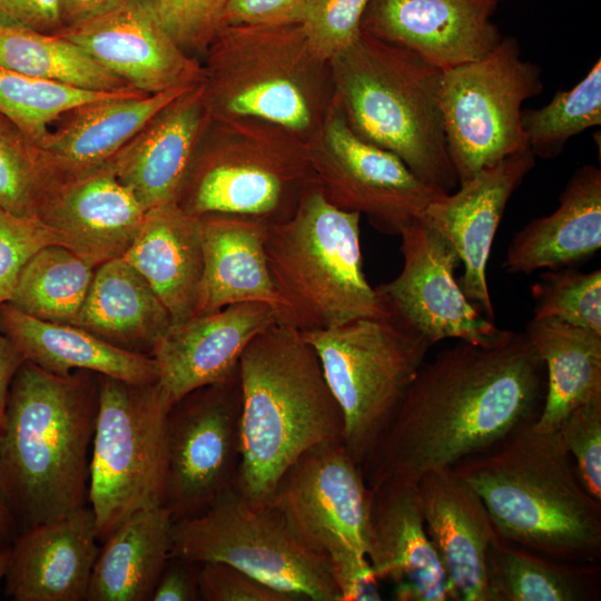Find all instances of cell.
<instances>
[{
	"mask_svg": "<svg viewBox=\"0 0 601 601\" xmlns=\"http://www.w3.org/2000/svg\"><path fill=\"white\" fill-rule=\"evenodd\" d=\"M544 393L545 367L524 333L441 351L424 362L362 462L367 486L392 477L417 482L493 447L538 417Z\"/></svg>",
	"mask_w": 601,
	"mask_h": 601,
	"instance_id": "cell-1",
	"label": "cell"
},
{
	"mask_svg": "<svg viewBox=\"0 0 601 601\" xmlns=\"http://www.w3.org/2000/svg\"><path fill=\"white\" fill-rule=\"evenodd\" d=\"M532 423L452 469L503 540L553 560L598 564L601 502L584 489L559 431L538 432Z\"/></svg>",
	"mask_w": 601,
	"mask_h": 601,
	"instance_id": "cell-2",
	"label": "cell"
},
{
	"mask_svg": "<svg viewBox=\"0 0 601 601\" xmlns=\"http://www.w3.org/2000/svg\"><path fill=\"white\" fill-rule=\"evenodd\" d=\"M96 411L83 375L29 361L17 371L0 425V492L23 530L86 506Z\"/></svg>",
	"mask_w": 601,
	"mask_h": 601,
	"instance_id": "cell-3",
	"label": "cell"
},
{
	"mask_svg": "<svg viewBox=\"0 0 601 601\" xmlns=\"http://www.w3.org/2000/svg\"><path fill=\"white\" fill-rule=\"evenodd\" d=\"M238 376L240 464L234 486L262 505L303 453L344 442L343 415L314 348L288 325L274 324L248 344Z\"/></svg>",
	"mask_w": 601,
	"mask_h": 601,
	"instance_id": "cell-4",
	"label": "cell"
},
{
	"mask_svg": "<svg viewBox=\"0 0 601 601\" xmlns=\"http://www.w3.org/2000/svg\"><path fill=\"white\" fill-rule=\"evenodd\" d=\"M334 99L361 139L397 156L431 187L459 185L441 108L443 70L365 32L329 61Z\"/></svg>",
	"mask_w": 601,
	"mask_h": 601,
	"instance_id": "cell-5",
	"label": "cell"
},
{
	"mask_svg": "<svg viewBox=\"0 0 601 601\" xmlns=\"http://www.w3.org/2000/svg\"><path fill=\"white\" fill-rule=\"evenodd\" d=\"M204 57L213 116L266 120L306 142L333 106L329 62L314 53L300 23L225 26Z\"/></svg>",
	"mask_w": 601,
	"mask_h": 601,
	"instance_id": "cell-6",
	"label": "cell"
},
{
	"mask_svg": "<svg viewBox=\"0 0 601 601\" xmlns=\"http://www.w3.org/2000/svg\"><path fill=\"white\" fill-rule=\"evenodd\" d=\"M361 216L332 205L315 181L292 217L268 226L265 254L284 325L308 332L385 316L363 269Z\"/></svg>",
	"mask_w": 601,
	"mask_h": 601,
	"instance_id": "cell-7",
	"label": "cell"
},
{
	"mask_svg": "<svg viewBox=\"0 0 601 601\" xmlns=\"http://www.w3.org/2000/svg\"><path fill=\"white\" fill-rule=\"evenodd\" d=\"M315 183L306 142L257 118L213 116L177 203L190 215L226 214L267 225L287 220Z\"/></svg>",
	"mask_w": 601,
	"mask_h": 601,
	"instance_id": "cell-8",
	"label": "cell"
},
{
	"mask_svg": "<svg viewBox=\"0 0 601 601\" xmlns=\"http://www.w3.org/2000/svg\"><path fill=\"white\" fill-rule=\"evenodd\" d=\"M170 556L229 563L306 601H341L327 556L277 504H253L235 486L201 513L174 521Z\"/></svg>",
	"mask_w": 601,
	"mask_h": 601,
	"instance_id": "cell-9",
	"label": "cell"
},
{
	"mask_svg": "<svg viewBox=\"0 0 601 601\" xmlns=\"http://www.w3.org/2000/svg\"><path fill=\"white\" fill-rule=\"evenodd\" d=\"M314 348L344 422V445L361 465L386 430L433 346L386 316L300 332Z\"/></svg>",
	"mask_w": 601,
	"mask_h": 601,
	"instance_id": "cell-10",
	"label": "cell"
},
{
	"mask_svg": "<svg viewBox=\"0 0 601 601\" xmlns=\"http://www.w3.org/2000/svg\"><path fill=\"white\" fill-rule=\"evenodd\" d=\"M170 406L157 383L102 376L87 494L99 540L132 513L165 505Z\"/></svg>",
	"mask_w": 601,
	"mask_h": 601,
	"instance_id": "cell-11",
	"label": "cell"
},
{
	"mask_svg": "<svg viewBox=\"0 0 601 601\" xmlns=\"http://www.w3.org/2000/svg\"><path fill=\"white\" fill-rule=\"evenodd\" d=\"M541 68L508 36L483 58L442 72L441 108L459 185L528 147L522 105L542 91Z\"/></svg>",
	"mask_w": 601,
	"mask_h": 601,
	"instance_id": "cell-12",
	"label": "cell"
},
{
	"mask_svg": "<svg viewBox=\"0 0 601 601\" xmlns=\"http://www.w3.org/2000/svg\"><path fill=\"white\" fill-rule=\"evenodd\" d=\"M315 181L335 207L365 215L380 233L400 235L442 193L394 154L353 132L334 99L306 141Z\"/></svg>",
	"mask_w": 601,
	"mask_h": 601,
	"instance_id": "cell-13",
	"label": "cell"
},
{
	"mask_svg": "<svg viewBox=\"0 0 601 601\" xmlns=\"http://www.w3.org/2000/svg\"><path fill=\"white\" fill-rule=\"evenodd\" d=\"M238 373L174 403L167 415L165 505L174 521L195 516L235 485L240 464Z\"/></svg>",
	"mask_w": 601,
	"mask_h": 601,
	"instance_id": "cell-14",
	"label": "cell"
},
{
	"mask_svg": "<svg viewBox=\"0 0 601 601\" xmlns=\"http://www.w3.org/2000/svg\"><path fill=\"white\" fill-rule=\"evenodd\" d=\"M403 268L374 287L384 315L432 345L459 339L481 346L503 341L511 331L483 318L455 279L460 257L450 242L420 217L400 234Z\"/></svg>",
	"mask_w": 601,
	"mask_h": 601,
	"instance_id": "cell-15",
	"label": "cell"
},
{
	"mask_svg": "<svg viewBox=\"0 0 601 601\" xmlns=\"http://www.w3.org/2000/svg\"><path fill=\"white\" fill-rule=\"evenodd\" d=\"M370 489L344 442L314 446L280 477L272 500L331 569L366 556Z\"/></svg>",
	"mask_w": 601,
	"mask_h": 601,
	"instance_id": "cell-16",
	"label": "cell"
},
{
	"mask_svg": "<svg viewBox=\"0 0 601 601\" xmlns=\"http://www.w3.org/2000/svg\"><path fill=\"white\" fill-rule=\"evenodd\" d=\"M53 33L81 47L142 93L204 80L203 65L170 38L147 0H125Z\"/></svg>",
	"mask_w": 601,
	"mask_h": 601,
	"instance_id": "cell-17",
	"label": "cell"
},
{
	"mask_svg": "<svg viewBox=\"0 0 601 601\" xmlns=\"http://www.w3.org/2000/svg\"><path fill=\"white\" fill-rule=\"evenodd\" d=\"M492 0H371L361 30L446 70L490 53L503 36Z\"/></svg>",
	"mask_w": 601,
	"mask_h": 601,
	"instance_id": "cell-18",
	"label": "cell"
},
{
	"mask_svg": "<svg viewBox=\"0 0 601 601\" xmlns=\"http://www.w3.org/2000/svg\"><path fill=\"white\" fill-rule=\"evenodd\" d=\"M366 556L401 601L459 600L424 525L417 482L387 479L368 487Z\"/></svg>",
	"mask_w": 601,
	"mask_h": 601,
	"instance_id": "cell-19",
	"label": "cell"
},
{
	"mask_svg": "<svg viewBox=\"0 0 601 601\" xmlns=\"http://www.w3.org/2000/svg\"><path fill=\"white\" fill-rule=\"evenodd\" d=\"M535 165L529 147L484 168L455 193L443 194L420 218L445 237L464 266L460 286L490 319L494 309L486 279V265L494 236L509 199Z\"/></svg>",
	"mask_w": 601,
	"mask_h": 601,
	"instance_id": "cell-20",
	"label": "cell"
},
{
	"mask_svg": "<svg viewBox=\"0 0 601 601\" xmlns=\"http://www.w3.org/2000/svg\"><path fill=\"white\" fill-rule=\"evenodd\" d=\"M146 209L108 162L57 176L37 218L62 236L67 247L92 266L120 257L130 246Z\"/></svg>",
	"mask_w": 601,
	"mask_h": 601,
	"instance_id": "cell-21",
	"label": "cell"
},
{
	"mask_svg": "<svg viewBox=\"0 0 601 601\" xmlns=\"http://www.w3.org/2000/svg\"><path fill=\"white\" fill-rule=\"evenodd\" d=\"M277 323L270 306L250 302L171 326L151 349L160 392L173 405L194 390L233 377L248 344Z\"/></svg>",
	"mask_w": 601,
	"mask_h": 601,
	"instance_id": "cell-22",
	"label": "cell"
},
{
	"mask_svg": "<svg viewBox=\"0 0 601 601\" xmlns=\"http://www.w3.org/2000/svg\"><path fill=\"white\" fill-rule=\"evenodd\" d=\"M211 117L201 80L155 114L107 161L146 210L177 201L195 150Z\"/></svg>",
	"mask_w": 601,
	"mask_h": 601,
	"instance_id": "cell-23",
	"label": "cell"
},
{
	"mask_svg": "<svg viewBox=\"0 0 601 601\" xmlns=\"http://www.w3.org/2000/svg\"><path fill=\"white\" fill-rule=\"evenodd\" d=\"M97 540L87 506L23 530L10 546L6 594L13 601H86Z\"/></svg>",
	"mask_w": 601,
	"mask_h": 601,
	"instance_id": "cell-24",
	"label": "cell"
},
{
	"mask_svg": "<svg viewBox=\"0 0 601 601\" xmlns=\"http://www.w3.org/2000/svg\"><path fill=\"white\" fill-rule=\"evenodd\" d=\"M417 493L426 533L459 600L487 601L485 555L497 533L481 497L452 467L424 473Z\"/></svg>",
	"mask_w": 601,
	"mask_h": 601,
	"instance_id": "cell-25",
	"label": "cell"
},
{
	"mask_svg": "<svg viewBox=\"0 0 601 601\" xmlns=\"http://www.w3.org/2000/svg\"><path fill=\"white\" fill-rule=\"evenodd\" d=\"M200 218L204 270L194 317L240 303H263L286 316V305L276 292L265 254L266 223L226 214Z\"/></svg>",
	"mask_w": 601,
	"mask_h": 601,
	"instance_id": "cell-26",
	"label": "cell"
},
{
	"mask_svg": "<svg viewBox=\"0 0 601 601\" xmlns=\"http://www.w3.org/2000/svg\"><path fill=\"white\" fill-rule=\"evenodd\" d=\"M122 257L150 285L171 326L194 317L204 270L199 217L176 200L149 208Z\"/></svg>",
	"mask_w": 601,
	"mask_h": 601,
	"instance_id": "cell-27",
	"label": "cell"
},
{
	"mask_svg": "<svg viewBox=\"0 0 601 601\" xmlns=\"http://www.w3.org/2000/svg\"><path fill=\"white\" fill-rule=\"evenodd\" d=\"M0 327L26 361L49 373L93 372L134 385L158 381L152 355L121 347L80 326L39 319L3 303Z\"/></svg>",
	"mask_w": 601,
	"mask_h": 601,
	"instance_id": "cell-28",
	"label": "cell"
},
{
	"mask_svg": "<svg viewBox=\"0 0 601 601\" xmlns=\"http://www.w3.org/2000/svg\"><path fill=\"white\" fill-rule=\"evenodd\" d=\"M194 85L79 106L60 117L37 146L57 176L92 169L109 161L155 114Z\"/></svg>",
	"mask_w": 601,
	"mask_h": 601,
	"instance_id": "cell-29",
	"label": "cell"
},
{
	"mask_svg": "<svg viewBox=\"0 0 601 601\" xmlns=\"http://www.w3.org/2000/svg\"><path fill=\"white\" fill-rule=\"evenodd\" d=\"M601 247V170L578 168L560 195L558 208L513 236L503 266L512 274L572 267Z\"/></svg>",
	"mask_w": 601,
	"mask_h": 601,
	"instance_id": "cell-30",
	"label": "cell"
},
{
	"mask_svg": "<svg viewBox=\"0 0 601 601\" xmlns=\"http://www.w3.org/2000/svg\"><path fill=\"white\" fill-rule=\"evenodd\" d=\"M173 523L166 505L122 521L99 551L86 601H150L170 558Z\"/></svg>",
	"mask_w": 601,
	"mask_h": 601,
	"instance_id": "cell-31",
	"label": "cell"
},
{
	"mask_svg": "<svg viewBox=\"0 0 601 601\" xmlns=\"http://www.w3.org/2000/svg\"><path fill=\"white\" fill-rule=\"evenodd\" d=\"M545 367V393L532 427L558 431L579 405L601 396V334L554 317H533L523 332Z\"/></svg>",
	"mask_w": 601,
	"mask_h": 601,
	"instance_id": "cell-32",
	"label": "cell"
},
{
	"mask_svg": "<svg viewBox=\"0 0 601 601\" xmlns=\"http://www.w3.org/2000/svg\"><path fill=\"white\" fill-rule=\"evenodd\" d=\"M75 325L114 344L152 349L171 319L147 280L120 256L98 266Z\"/></svg>",
	"mask_w": 601,
	"mask_h": 601,
	"instance_id": "cell-33",
	"label": "cell"
},
{
	"mask_svg": "<svg viewBox=\"0 0 601 601\" xmlns=\"http://www.w3.org/2000/svg\"><path fill=\"white\" fill-rule=\"evenodd\" d=\"M597 564L550 559L497 534L485 555L487 601H584L599 589Z\"/></svg>",
	"mask_w": 601,
	"mask_h": 601,
	"instance_id": "cell-34",
	"label": "cell"
},
{
	"mask_svg": "<svg viewBox=\"0 0 601 601\" xmlns=\"http://www.w3.org/2000/svg\"><path fill=\"white\" fill-rule=\"evenodd\" d=\"M0 65L83 90H136L70 40L1 21Z\"/></svg>",
	"mask_w": 601,
	"mask_h": 601,
	"instance_id": "cell-35",
	"label": "cell"
},
{
	"mask_svg": "<svg viewBox=\"0 0 601 601\" xmlns=\"http://www.w3.org/2000/svg\"><path fill=\"white\" fill-rule=\"evenodd\" d=\"M93 268L66 246H46L24 265L7 303L39 319L75 325L91 285Z\"/></svg>",
	"mask_w": 601,
	"mask_h": 601,
	"instance_id": "cell-36",
	"label": "cell"
},
{
	"mask_svg": "<svg viewBox=\"0 0 601 601\" xmlns=\"http://www.w3.org/2000/svg\"><path fill=\"white\" fill-rule=\"evenodd\" d=\"M525 141L534 157L554 158L575 135L601 125V60L573 88L541 108L522 109Z\"/></svg>",
	"mask_w": 601,
	"mask_h": 601,
	"instance_id": "cell-37",
	"label": "cell"
},
{
	"mask_svg": "<svg viewBox=\"0 0 601 601\" xmlns=\"http://www.w3.org/2000/svg\"><path fill=\"white\" fill-rule=\"evenodd\" d=\"M90 91L31 77L0 65V115L38 145L49 127L79 106L127 93ZM142 93V92H141Z\"/></svg>",
	"mask_w": 601,
	"mask_h": 601,
	"instance_id": "cell-38",
	"label": "cell"
},
{
	"mask_svg": "<svg viewBox=\"0 0 601 601\" xmlns=\"http://www.w3.org/2000/svg\"><path fill=\"white\" fill-rule=\"evenodd\" d=\"M39 147L0 115V207L23 218H37L55 179Z\"/></svg>",
	"mask_w": 601,
	"mask_h": 601,
	"instance_id": "cell-39",
	"label": "cell"
},
{
	"mask_svg": "<svg viewBox=\"0 0 601 601\" xmlns=\"http://www.w3.org/2000/svg\"><path fill=\"white\" fill-rule=\"evenodd\" d=\"M533 317H554L601 334V270L549 269L532 286Z\"/></svg>",
	"mask_w": 601,
	"mask_h": 601,
	"instance_id": "cell-40",
	"label": "cell"
},
{
	"mask_svg": "<svg viewBox=\"0 0 601 601\" xmlns=\"http://www.w3.org/2000/svg\"><path fill=\"white\" fill-rule=\"evenodd\" d=\"M371 0H306L300 26L314 53L331 61L361 35Z\"/></svg>",
	"mask_w": 601,
	"mask_h": 601,
	"instance_id": "cell-41",
	"label": "cell"
},
{
	"mask_svg": "<svg viewBox=\"0 0 601 601\" xmlns=\"http://www.w3.org/2000/svg\"><path fill=\"white\" fill-rule=\"evenodd\" d=\"M147 1L166 32L189 56H204L223 28L227 0Z\"/></svg>",
	"mask_w": 601,
	"mask_h": 601,
	"instance_id": "cell-42",
	"label": "cell"
},
{
	"mask_svg": "<svg viewBox=\"0 0 601 601\" xmlns=\"http://www.w3.org/2000/svg\"><path fill=\"white\" fill-rule=\"evenodd\" d=\"M66 240L39 218L14 216L0 207V305L7 303L28 260L41 248Z\"/></svg>",
	"mask_w": 601,
	"mask_h": 601,
	"instance_id": "cell-43",
	"label": "cell"
},
{
	"mask_svg": "<svg viewBox=\"0 0 601 601\" xmlns=\"http://www.w3.org/2000/svg\"><path fill=\"white\" fill-rule=\"evenodd\" d=\"M558 431L584 489L601 502V396L571 411Z\"/></svg>",
	"mask_w": 601,
	"mask_h": 601,
	"instance_id": "cell-44",
	"label": "cell"
},
{
	"mask_svg": "<svg viewBox=\"0 0 601 601\" xmlns=\"http://www.w3.org/2000/svg\"><path fill=\"white\" fill-rule=\"evenodd\" d=\"M198 584L203 601H306L225 562L200 563Z\"/></svg>",
	"mask_w": 601,
	"mask_h": 601,
	"instance_id": "cell-45",
	"label": "cell"
},
{
	"mask_svg": "<svg viewBox=\"0 0 601 601\" xmlns=\"http://www.w3.org/2000/svg\"><path fill=\"white\" fill-rule=\"evenodd\" d=\"M306 0H227L225 26H288L302 22Z\"/></svg>",
	"mask_w": 601,
	"mask_h": 601,
	"instance_id": "cell-46",
	"label": "cell"
},
{
	"mask_svg": "<svg viewBox=\"0 0 601 601\" xmlns=\"http://www.w3.org/2000/svg\"><path fill=\"white\" fill-rule=\"evenodd\" d=\"M62 0H0V21L41 32L62 28Z\"/></svg>",
	"mask_w": 601,
	"mask_h": 601,
	"instance_id": "cell-47",
	"label": "cell"
},
{
	"mask_svg": "<svg viewBox=\"0 0 601 601\" xmlns=\"http://www.w3.org/2000/svg\"><path fill=\"white\" fill-rule=\"evenodd\" d=\"M200 563L170 556L157 582L150 601L200 600L198 573Z\"/></svg>",
	"mask_w": 601,
	"mask_h": 601,
	"instance_id": "cell-48",
	"label": "cell"
},
{
	"mask_svg": "<svg viewBox=\"0 0 601 601\" xmlns=\"http://www.w3.org/2000/svg\"><path fill=\"white\" fill-rule=\"evenodd\" d=\"M26 359L0 327V425L3 421L13 377Z\"/></svg>",
	"mask_w": 601,
	"mask_h": 601,
	"instance_id": "cell-49",
	"label": "cell"
},
{
	"mask_svg": "<svg viewBox=\"0 0 601 601\" xmlns=\"http://www.w3.org/2000/svg\"><path fill=\"white\" fill-rule=\"evenodd\" d=\"M125 0H62V27L100 14Z\"/></svg>",
	"mask_w": 601,
	"mask_h": 601,
	"instance_id": "cell-50",
	"label": "cell"
},
{
	"mask_svg": "<svg viewBox=\"0 0 601 601\" xmlns=\"http://www.w3.org/2000/svg\"><path fill=\"white\" fill-rule=\"evenodd\" d=\"M12 513L0 492V551L9 549V541L11 540L13 529Z\"/></svg>",
	"mask_w": 601,
	"mask_h": 601,
	"instance_id": "cell-51",
	"label": "cell"
},
{
	"mask_svg": "<svg viewBox=\"0 0 601 601\" xmlns=\"http://www.w3.org/2000/svg\"><path fill=\"white\" fill-rule=\"evenodd\" d=\"M10 558V548L0 551V582L4 579Z\"/></svg>",
	"mask_w": 601,
	"mask_h": 601,
	"instance_id": "cell-52",
	"label": "cell"
},
{
	"mask_svg": "<svg viewBox=\"0 0 601 601\" xmlns=\"http://www.w3.org/2000/svg\"><path fill=\"white\" fill-rule=\"evenodd\" d=\"M492 1H494L496 3H500V2H503V1H511V0H492Z\"/></svg>",
	"mask_w": 601,
	"mask_h": 601,
	"instance_id": "cell-53",
	"label": "cell"
}]
</instances>
